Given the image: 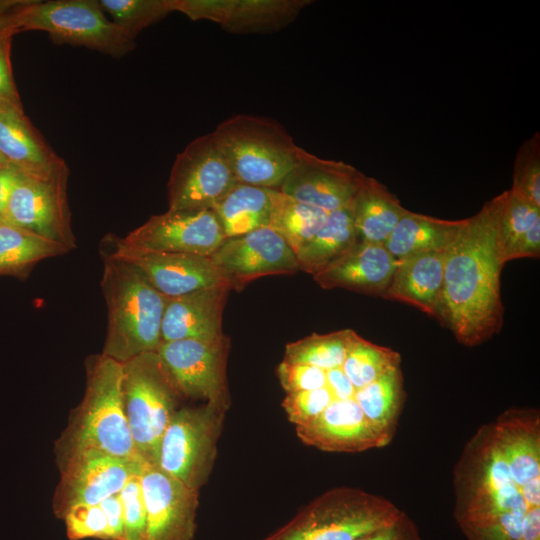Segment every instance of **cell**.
I'll list each match as a JSON object with an SVG mask.
<instances>
[{
    "label": "cell",
    "instance_id": "6da1fadb",
    "mask_svg": "<svg viewBox=\"0 0 540 540\" xmlns=\"http://www.w3.org/2000/svg\"><path fill=\"white\" fill-rule=\"evenodd\" d=\"M503 192L463 219L445 250L437 320L468 347L480 345L503 325L498 254V217Z\"/></svg>",
    "mask_w": 540,
    "mask_h": 540
},
{
    "label": "cell",
    "instance_id": "7a4b0ae2",
    "mask_svg": "<svg viewBox=\"0 0 540 540\" xmlns=\"http://www.w3.org/2000/svg\"><path fill=\"white\" fill-rule=\"evenodd\" d=\"M122 375V363L102 353L87 359L83 399L56 443L58 464L84 451L142 460L124 412Z\"/></svg>",
    "mask_w": 540,
    "mask_h": 540
},
{
    "label": "cell",
    "instance_id": "3957f363",
    "mask_svg": "<svg viewBox=\"0 0 540 540\" xmlns=\"http://www.w3.org/2000/svg\"><path fill=\"white\" fill-rule=\"evenodd\" d=\"M101 288L107 306L102 354L119 362L156 351L169 297L157 291L131 264L104 257Z\"/></svg>",
    "mask_w": 540,
    "mask_h": 540
},
{
    "label": "cell",
    "instance_id": "277c9868",
    "mask_svg": "<svg viewBox=\"0 0 540 540\" xmlns=\"http://www.w3.org/2000/svg\"><path fill=\"white\" fill-rule=\"evenodd\" d=\"M453 481L459 526L529 509L510 475L493 423L479 427L467 441L455 464Z\"/></svg>",
    "mask_w": 540,
    "mask_h": 540
},
{
    "label": "cell",
    "instance_id": "5b68a950",
    "mask_svg": "<svg viewBox=\"0 0 540 540\" xmlns=\"http://www.w3.org/2000/svg\"><path fill=\"white\" fill-rule=\"evenodd\" d=\"M390 500L356 487H336L305 505L263 540H358L402 514Z\"/></svg>",
    "mask_w": 540,
    "mask_h": 540
},
{
    "label": "cell",
    "instance_id": "8992f818",
    "mask_svg": "<svg viewBox=\"0 0 540 540\" xmlns=\"http://www.w3.org/2000/svg\"><path fill=\"white\" fill-rule=\"evenodd\" d=\"M237 181L278 189L296 163L298 146L277 121L238 114L211 132Z\"/></svg>",
    "mask_w": 540,
    "mask_h": 540
},
{
    "label": "cell",
    "instance_id": "52a82bcc",
    "mask_svg": "<svg viewBox=\"0 0 540 540\" xmlns=\"http://www.w3.org/2000/svg\"><path fill=\"white\" fill-rule=\"evenodd\" d=\"M122 401L138 456L156 465L163 434L182 397L156 351L122 364Z\"/></svg>",
    "mask_w": 540,
    "mask_h": 540
},
{
    "label": "cell",
    "instance_id": "ba28073f",
    "mask_svg": "<svg viewBox=\"0 0 540 540\" xmlns=\"http://www.w3.org/2000/svg\"><path fill=\"white\" fill-rule=\"evenodd\" d=\"M229 406V402H204L196 407H180L163 434L156 466L199 492L214 467Z\"/></svg>",
    "mask_w": 540,
    "mask_h": 540
},
{
    "label": "cell",
    "instance_id": "9c48e42d",
    "mask_svg": "<svg viewBox=\"0 0 540 540\" xmlns=\"http://www.w3.org/2000/svg\"><path fill=\"white\" fill-rule=\"evenodd\" d=\"M19 30L44 31L55 44L81 46L113 58H122L136 46L108 20L99 0H31L21 13Z\"/></svg>",
    "mask_w": 540,
    "mask_h": 540
},
{
    "label": "cell",
    "instance_id": "30bf717a",
    "mask_svg": "<svg viewBox=\"0 0 540 540\" xmlns=\"http://www.w3.org/2000/svg\"><path fill=\"white\" fill-rule=\"evenodd\" d=\"M69 168L43 177L20 173L1 223L13 225L61 244L76 248L68 202Z\"/></svg>",
    "mask_w": 540,
    "mask_h": 540
},
{
    "label": "cell",
    "instance_id": "8fae6325",
    "mask_svg": "<svg viewBox=\"0 0 540 540\" xmlns=\"http://www.w3.org/2000/svg\"><path fill=\"white\" fill-rule=\"evenodd\" d=\"M238 183L212 133L202 135L174 160L167 183L168 209H212Z\"/></svg>",
    "mask_w": 540,
    "mask_h": 540
},
{
    "label": "cell",
    "instance_id": "7c38bea8",
    "mask_svg": "<svg viewBox=\"0 0 540 540\" xmlns=\"http://www.w3.org/2000/svg\"><path fill=\"white\" fill-rule=\"evenodd\" d=\"M226 238L213 209L167 210L151 216L115 242L137 252L179 253L209 257Z\"/></svg>",
    "mask_w": 540,
    "mask_h": 540
},
{
    "label": "cell",
    "instance_id": "4fadbf2b",
    "mask_svg": "<svg viewBox=\"0 0 540 540\" xmlns=\"http://www.w3.org/2000/svg\"><path fill=\"white\" fill-rule=\"evenodd\" d=\"M230 340L183 339L161 342L159 355L182 398L204 402H229L226 360Z\"/></svg>",
    "mask_w": 540,
    "mask_h": 540
},
{
    "label": "cell",
    "instance_id": "5bb4252c",
    "mask_svg": "<svg viewBox=\"0 0 540 540\" xmlns=\"http://www.w3.org/2000/svg\"><path fill=\"white\" fill-rule=\"evenodd\" d=\"M142 460H131L96 451L74 454L59 463L60 480L52 507L56 517L63 519L72 508L98 505L118 494L126 482L141 471Z\"/></svg>",
    "mask_w": 540,
    "mask_h": 540
},
{
    "label": "cell",
    "instance_id": "9a60e30c",
    "mask_svg": "<svg viewBox=\"0 0 540 540\" xmlns=\"http://www.w3.org/2000/svg\"><path fill=\"white\" fill-rule=\"evenodd\" d=\"M209 257L223 282L236 291L260 277L299 271L295 252L271 227L227 237Z\"/></svg>",
    "mask_w": 540,
    "mask_h": 540
},
{
    "label": "cell",
    "instance_id": "2e32d148",
    "mask_svg": "<svg viewBox=\"0 0 540 540\" xmlns=\"http://www.w3.org/2000/svg\"><path fill=\"white\" fill-rule=\"evenodd\" d=\"M365 176L350 164L320 158L300 147L294 167L277 190L329 213L352 204Z\"/></svg>",
    "mask_w": 540,
    "mask_h": 540
},
{
    "label": "cell",
    "instance_id": "e0dca14e",
    "mask_svg": "<svg viewBox=\"0 0 540 540\" xmlns=\"http://www.w3.org/2000/svg\"><path fill=\"white\" fill-rule=\"evenodd\" d=\"M140 481L147 512L146 540H193L199 492L146 462Z\"/></svg>",
    "mask_w": 540,
    "mask_h": 540
},
{
    "label": "cell",
    "instance_id": "ac0fdd59",
    "mask_svg": "<svg viewBox=\"0 0 540 540\" xmlns=\"http://www.w3.org/2000/svg\"><path fill=\"white\" fill-rule=\"evenodd\" d=\"M109 238L113 246L106 255L134 266L157 291L169 298L225 284L210 257L137 252L119 246L114 236Z\"/></svg>",
    "mask_w": 540,
    "mask_h": 540
},
{
    "label": "cell",
    "instance_id": "d6986e66",
    "mask_svg": "<svg viewBox=\"0 0 540 540\" xmlns=\"http://www.w3.org/2000/svg\"><path fill=\"white\" fill-rule=\"evenodd\" d=\"M306 445L327 452L356 453L387 446L354 398L334 400L312 423L296 427Z\"/></svg>",
    "mask_w": 540,
    "mask_h": 540
},
{
    "label": "cell",
    "instance_id": "ffe728a7",
    "mask_svg": "<svg viewBox=\"0 0 540 540\" xmlns=\"http://www.w3.org/2000/svg\"><path fill=\"white\" fill-rule=\"evenodd\" d=\"M397 261L384 244L359 240L340 258L312 277L324 289L342 288L381 297Z\"/></svg>",
    "mask_w": 540,
    "mask_h": 540
},
{
    "label": "cell",
    "instance_id": "44dd1931",
    "mask_svg": "<svg viewBox=\"0 0 540 540\" xmlns=\"http://www.w3.org/2000/svg\"><path fill=\"white\" fill-rule=\"evenodd\" d=\"M226 284L168 299L161 327V342L223 336L222 315L230 292Z\"/></svg>",
    "mask_w": 540,
    "mask_h": 540
},
{
    "label": "cell",
    "instance_id": "7402d4cb",
    "mask_svg": "<svg viewBox=\"0 0 540 540\" xmlns=\"http://www.w3.org/2000/svg\"><path fill=\"white\" fill-rule=\"evenodd\" d=\"M0 154L28 176H48L67 163L25 115L23 107L0 104Z\"/></svg>",
    "mask_w": 540,
    "mask_h": 540
},
{
    "label": "cell",
    "instance_id": "603a6c76",
    "mask_svg": "<svg viewBox=\"0 0 540 540\" xmlns=\"http://www.w3.org/2000/svg\"><path fill=\"white\" fill-rule=\"evenodd\" d=\"M493 426L510 475L519 489L531 480L540 479L539 410L508 408Z\"/></svg>",
    "mask_w": 540,
    "mask_h": 540
},
{
    "label": "cell",
    "instance_id": "cb8c5ba5",
    "mask_svg": "<svg viewBox=\"0 0 540 540\" xmlns=\"http://www.w3.org/2000/svg\"><path fill=\"white\" fill-rule=\"evenodd\" d=\"M444 257L445 251H430L399 259L381 297L406 303L437 319Z\"/></svg>",
    "mask_w": 540,
    "mask_h": 540
},
{
    "label": "cell",
    "instance_id": "d4e9b609",
    "mask_svg": "<svg viewBox=\"0 0 540 540\" xmlns=\"http://www.w3.org/2000/svg\"><path fill=\"white\" fill-rule=\"evenodd\" d=\"M498 254L503 265L521 258L540 255V208L516 196L503 192L498 217Z\"/></svg>",
    "mask_w": 540,
    "mask_h": 540
},
{
    "label": "cell",
    "instance_id": "484cf974",
    "mask_svg": "<svg viewBox=\"0 0 540 540\" xmlns=\"http://www.w3.org/2000/svg\"><path fill=\"white\" fill-rule=\"evenodd\" d=\"M351 208L359 240L381 244L407 212L394 194L367 175Z\"/></svg>",
    "mask_w": 540,
    "mask_h": 540
},
{
    "label": "cell",
    "instance_id": "4316f807",
    "mask_svg": "<svg viewBox=\"0 0 540 540\" xmlns=\"http://www.w3.org/2000/svg\"><path fill=\"white\" fill-rule=\"evenodd\" d=\"M277 189L238 183L212 209L227 237L269 227Z\"/></svg>",
    "mask_w": 540,
    "mask_h": 540
},
{
    "label": "cell",
    "instance_id": "83f0119b",
    "mask_svg": "<svg viewBox=\"0 0 540 540\" xmlns=\"http://www.w3.org/2000/svg\"><path fill=\"white\" fill-rule=\"evenodd\" d=\"M463 220H444L407 210L384 246L397 260L412 255L445 251Z\"/></svg>",
    "mask_w": 540,
    "mask_h": 540
},
{
    "label": "cell",
    "instance_id": "f1b7e54d",
    "mask_svg": "<svg viewBox=\"0 0 540 540\" xmlns=\"http://www.w3.org/2000/svg\"><path fill=\"white\" fill-rule=\"evenodd\" d=\"M354 399L388 445L396 433L406 399L401 366L389 369L373 382L356 390Z\"/></svg>",
    "mask_w": 540,
    "mask_h": 540
},
{
    "label": "cell",
    "instance_id": "f546056e",
    "mask_svg": "<svg viewBox=\"0 0 540 540\" xmlns=\"http://www.w3.org/2000/svg\"><path fill=\"white\" fill-rule=\"evenodd\" d=\"M358 241L351 205L329 212L323 226L296 253L299 270L314 276L340 258Z\"/></svg>",
    "mask_w": 540,
    "mask_h": 540
},
{
    "label": "cell",
    "instance_id": "4dcf8cb0",
    "mask_svg": "<svg viewBox=\"0 0 540 540\" xmlns=\"http://www.w3.org/2000/svg\"><path fill=\"white\" fill-rule=\"evenodd\" d=\"M309 0H227L220 26L231 33H268L289 25Z\"/></svg>",
    "mask_w": 540,
    "mask_h": 540
},
{
    "label": "cell",
    "instance_id": "1f68e13d",
    "mask_svg": "<svg viewBox=\"0 0 540 540\" xmlns=\"http://www.w3.org/2000/svg\"><path fill=\"white\" fill-rule=\"evenodd\" d=\"M67 252L61 244L0 223V275L25 276L39 261Z\"/></svg>",
    "mask_w": 540,
    "mask_h": 540
},
{
    "label": "cell",
    "instance_id": "d6a6232c",
    "mask_svg": "<svg viewBox=\"0 0 540 540\" xmlns=\"http://www.w3.org/2000/svg\"><path fill=\"white\" fill-rule=\"evenodd\" d=\"M328 212L297 201L278 190L270 226L293 249L295 254L323 226Z\"/></svg>",
    "mask_w": 540,
    "mask_h": 540
},
{
    "label": "cell",
    "instance_id": "836d02e7",
    "mask_svg": "<svg viewBox=\"0 0 540 540\" xmlns=\"http://www.w3.org/2000/svg\"><path fill=\"white\" fill-rule=\"evenodd\" d=\"M358 336L352 329L327 334L312 333L288 343L283 361L311 365L323 370L338 368L342 366Z\"/></svg>",
    "mask_w": 540,
    "mask_h": 540
},
{
    "label": "cell",
    "instance_id": "e575fe53",
    "mask_svg": "<svg viewBox=\"0 0 540 540\" xmlns=\"http://www.w3.org/2000/svg\"><path fill=\"white\" fill-rule=\"evenodd\" d=\"M400 364L401 356L398 352L374 344L359 335L341 368L354 388L358 390Z\"/></svg>",
    "mask_w": 540,
    "mask_h": 540
},
{
    "label": "cell",
    "instance_id": "d590c367",
    "mask_svg": "<svg viewBox=\"0 0 540 540\" xmlns=\"http://www.w3.org/2000/svg\"><path fill=\"white\" fill-rule=\"evenodd\" d=\"M112 22L130 39L174 12V0H99Z\"/></svg>",
    "mask_w": 540,
    "mask_h": 540
},
{
    "label": "cell",
    "instance_id": "8d00e7d4",
    "mask_svg": "<svg viewBox=\"0 0 540 540\" xmlns=\"http://www.w3.org/2000/svg\"><path fill=\"white\" fill-rule=\"evenodd\" d=\"M509 190L540 208L539 133H535L519 148L514 162L512 187Z\"/></svg>",
    "mask_w": 540,
    "mask_h": 540
},
{
    "label": "cell",
    "instance_id": "74e56055",
    "mask_svg": "<svg viewBox=\"0 0 540 540\" xmlns=\"http://www.w3.org/2000/svg\"><path fill=\"white\" fill-rule=\"evenodd\" d=\"M140 472L134 474L119 492L123 508V540H146L147 537V512Z\"/></svg>",
    "mask_w": 540,
    "mask_h": 540
},
{
    "label": "cell",
    "instance_id": "f35d334b",
    "mask_svg": "<svg viewBox=\"0 0 540 540\" xmlns=\"http://www.w3.org/2000/svg\"><path fill=\"white\" fill-rule=\"evenodd\" d=\"M328 387L286 394L282 402L287 417L296 427L306 426L316 420L334 401Z\"/></svg>",
    "mask_w": 540,
    "mask_h": 540
},
{
    "label": "cell",
    "instance_id": "ab89813d",
    "mask_svg": "<svg viewBox=\"0 0 540 540\" xmlns=\"http://www.w3.org/2000/svg\"><path fill=\"white\" fill-rule=\"evenodd\" d=\"M70 540L96 538L108 540V523L100 505H81L70 509L63 517Z\"/></svg>",
    "mask_w": 540,
    "mask_h": 540
},
{
    "label": "cell",
    "instance_id": "60d3db41",
    "mask_svg": "<svg viewBox=\"0 0 540 540\" xmlns=\"http://www.w3.org/2000/svg\"><path fill=\"white\" fill-rule=\"evenodd\" d=\"M524 514L506 513L487 521L459 527L467 540H520Z\"/></svg>",
    "mask_w": 540,
    "mask_h": 540
},
{
    "label": "cell",
    "instance_id": "b9f144b4",
    "mask_svg": "<svg viewBox=\"0 0 540 540\" xmlns=\"http://www.w3.org/2000/svg\"><path fill=\"white\" fill-rule=\"evenodd\" d=\"M277 377L286 394L326 387V370L306 364L283 361L277 366Z\"/></svg>",
    "mask_w": 540,
    "mask_h": 540
},
{
    "label": "cell",
    "instance_id": "7bdbcfd3",
    "mask_svg": "<svg viewBox=\"0 0 540 540\" xmlns=\"http://www.w3.org/2000/svg\"><path fill=\"white\" fill-rule=\"evenodd\" d=\"M15 34L0 37V104L23 107L13 78L11 43Z\"/></svg>",
    "mask_w": 540,
    "mask_h": 540
},
{
    "label": "cell",
    "instance_id": "ee69618b",
    "mask_svg": "<svg viewBox=\"0 0 540 540\" xmlns=\"http://www.w3.org/2000/svg\"><path fill=\"white\" fill-rule=\"evenodd\" d=\"M358 540H424L416 523L403 511L391 525Z\"/></svg>",
    "mask_w": 540,
    "mask_h": 540
},
{
    "label": "cell",
    "instance_id": "f6af8a7d",
    "mask_svg": "<svg viewBox=\"0 0 540 540\" xmlns=\"http://www.w3.org/2000/svg\"><path fill=\"white\" fill-rule=\"evenodd\" d=\"M108 523V540H123V508L118 494H114L99 503Z\"/></svg>",
    "mask_w": 540,
    "mask_h": 540
},
{
    "label": "cell",
    "instance_id": "bcb514c9",
    "mask_svg": "<svg viewBox=\"0 0 540 540\" xmlns=\"http://www.w3.org/2000/svg\"><path fill=\"white\" fill-rule=\"evenodd\" d=\"M30 2L31 0H0V37L20 32V16Z\"/></svg>",
    "mask_w": 540,
    "mask_h": 540
},
{
    "label": "cell",
    "instance_id": "7dc6e473",
    "mask_svg": "<svg viewBox=\"0 0 540 540\" xmlns=\"http://www.w3.org/2000/svg\"><path fill=\"white\" fill-rule=\"evenodd\" d=\"M326 382L335 400L354 398L356 389L341 367L326 370Z\"/></svg>",
    "mask_w": 540,
    "mask_h": 540
},
{
    "label": "cell",
    "instance_id": "c3c4849f",
    "mask_svg": "<svg viewBox=\"0 0 540 540\" xmlns=\"http://www.w3.org/2000/svg\"><path fill=\"white\" fill-rule=\"evenodd\" d=\"M19 176L20 172L10 165L0 171V223L3 220L11 193Z\"/></svg>",
    "mask_w": 540,
    "mask_h": 540
},
{
    "label": "cell",
    "instance_id": "681fc988",
    "mask_svg": "<svg viewBox=\"0 0 540 540\" xmlns=\"http://www.w3.org/2000/svg\"><path fill=\"white\" fill-rule=\"evenodd\" d=\"M520 540H540V507L530 508L523 515Z\"/></svg>",
    "mask_w": 540,
    "mask_h": 540
},
{
    "label": "cell",
    "instance_id": "f907efd6",
    "mask_svg": "<svg viewBox=\"0 0 540 540\" xmlns=\"http://www.w3.org/2000/svg\"><path fill=\"white\" fill-rule=\"evenodd\" d=\"M520 491L529 509L540 507V479L531 480Z\"/></svg>",
    "mask_w": 540,
    "mask_h": 540
},
{
    "label": "cell",
    "instance_id": "816d5d0a",
    "mask_svg": "<svg viewBox=\"0 0 540 540\" xmlns=\"http://www.w3.org/2000/svg\"><path fill=\"white\" fill-rule=\"evenodd\" d=\"M7 166H9V164L7 163V161L4 159V157L0 154V171L4 168H6Z\"/></svg>",
    "mask_w": 540,
    "mask_h": 540
}]
</instances>
